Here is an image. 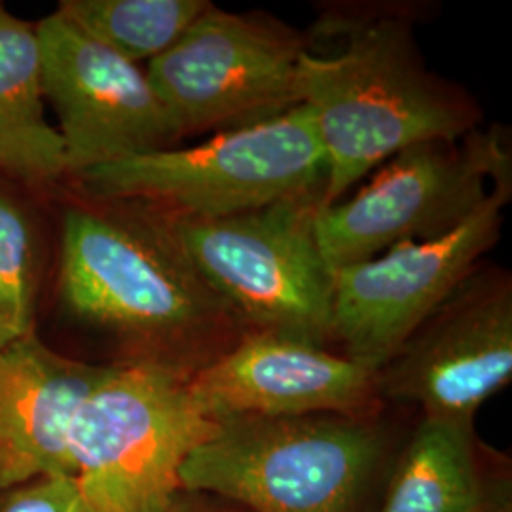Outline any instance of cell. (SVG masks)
<instances>
[{
  "instance_id": "cell-1",
  "label": "cell",
  "mask_w": 512,
  "mask_h": 512,
  "mask_svg": "<svg viewBox=\"0 0 512 512\" xmlns=\"http://www.w3.org/2000/svg\"><path fill=\"white\" fill-rule=\"evenodd\" d=\"M55 300L65 319L114 344L112 363L194 374L245 334L164 211L78 188L59 200Z\"/></svg>"
},
{
  "instance_id": "cell-2",
  "label": "cell",
  "mask_w": 512,
  "mask_h": 512,
  "mask_svg": "<svg viewBox=\"0 0 512 512\" xmlns=\"http://www.w3.org/2000/svg\"><path fill=\"white\" fill-rule=\"evenodd\" d=\"M327 27L346 35L344 48L334 55L308 48L300 61L302 105L325 154L321 207L340 202L404 148L475 131V99L425 67L410 19L397 12Z\"/></svg>"
},
{
  "instance_id": "cell-3",
  "label": "cell",
  "mask_w": 512,
  "mask_h": 512,
  "mask_svg": "<svg viewBox=\"0 0 512 512\" xmlns=\"http://www.w3.org/2000/svg\"><path fill=\"white\" fill-rule=\"evenodd\" d=\"M384 446L351 416L234 418L184 461L181 488L247 512H357Z\"/></svg>"
},
{
  "instance_id": "cell-4",
  "label": "cell",
  "mask_w": 512,
  "mask_h": 512,
  "mask_svg": "<svg viewBox=\"0 0 512 512\" xmlns=\"http://www.w3.org/2000/svg\"><path fill=\"white\" fill-rule=\"evenodd\" d=\"M323 184L325 154L306 105L196 147L167 148L76 177L84 194L148 203L183 219H224Z\"/></svg>"
},
{
  "instance_id": "cell-5",
  "label": "cell",
  "mask_w": 512,
  "mask_h": 512,
  "mask_svg": "<svg viewBox=\"0 0 512 512\" xmlns=\"http://www.w3.org/2000/svg\"><path fill=\"white\" fill-rule=\"evenodd\" d=\"M192 374L114 363L80 406L71 435L74 482L90 512H169L188 456L217 425L194 403Z\"/></svg>"
},
{
  "instance_id": "cell-6",
  "label": "cell",
  "mask_w": 512,
  "mask_h": 512,
  "mask_svg": "<svg viewBox=\"0 0 512 512\" xmlns=\"http://www.w3.org/2000/svg\"><path fill=\"white\" fill-rule=\"evenodd\" d=\"M323 190L224 219L171 217L184 251L245 332L325 348L332 340V272L315 238Z\"/></svg>"
},
{
  "instance_id": "cell-7",
  "label": "cell",
  "mask_w": 512,
  "mask_h": 512,
  "mask_svg": "<svg viewBox=\"0 0 512 512\" xmlns=\"http://www.w3.org/2000/svg\"><path fill=\"white\" fill-rule=\"evenodd\" d=\"M505 173L511 147L499 128L404 148L351 200L319 205V251L334 272L404 241L440 238L469 219L486 202L488 183Z\"/></svg>"
},
{
  "instance_id": "cell-8",
  "label": "cell",
  "mask_w": 512,
  "mask_h": 512,
  "mask_svg": "<svg viewBox=\"0 0 512 512\" xmlns=\"http://www.w3.org/2000/svg\"><path fill=\"white\" fill-rule=\"evenodd\" d=\"M308 44L266 14L215 4L145 71L181 139L251 128L302 105Z\"/></svg>"
},
{
  "instance_id": "cell-9",
  "label": "cell",
  "mask_w": 512,
  "mask_h": 512,
  "mask_svg": "<svg viewBox=\"0 0 512 512\" xmlns=\"http://www.w3.org/2000/svg\"><path fill=\"white\" fill-rule=\"evenodd\" d=\"M512 173L495 179L475 213L452 232L404 241L382 255L332 272V340L378 374L412 332L480 266L503 226Z\"/></svg>"
},
{
  "instance_id": "cell-10",
  "label": "cell",
  "mask_w": 512,
  "mask_h": 512,
  "mask_svg": "<svg viewBox=\"0 0 512 512\" xmlns=\"http://www.w3.org/2000/svg\"><path fill=\"white\" fill-rule=\"evenodd\" d=\"M35 29L42 93L57 114L69 177L183 141L139 65L57 12Z\"/></svg>"
},
{
  "instance_id": "cell-11",
  "label": "cell",
  "mask_w": 512,
  "mask_h": 512,
  "mask_svg": "<svg viewBox=\"0 0 512 512\" xmlns=\"http://www.w3.org/2000/svg\"><path fill=\"white\" fill-rule=\"evenodd\" d=\"M511 380V274L482 264L412 332L376 387L425 418L475 425L478 408Z\"/></svg>"
},
{
  "instance_id": "cell-12",
  "label": "cell",
  "mask_w": 512,
  "mask_h": 512,
  "mask_svg": "<svg viewBox=\"0 0 512 512\" xmlns=\"http://www.w3.org/2000/svg\"><path fill=\"white\" fill-rule=\"evenodd\" d=\"M188 389L207 420L336 414L357 418L376 399V374L346 355L293 338L245 332Z\"/></svg>"
},
{
  "instance_id": "cell-13",
  "label": "cell",
  "mask_w": 512,
  "mask_h": 512,
  "mask_svg": "<svg viewBox=\"0 0 512 512\" xmlns=\"http://www.w3.org/2000/svg\"><path fill=\"white\" fill-rule=\"evenodd\" d=\"M112 370L55 351L37 330L0 351V490L74 478L76 414Z\"/></svg>"
},
{
  "instance_id": "cell-14",
  "label": "cell",
  "mask_w": 512,
  "mask_h": 512,
  "mask_svg": "<svg viewBox=\"0 0 512 512\" xmlns=\"http://www.w3.org/2000/svg\"><path fill=\"white\" fill-rule=\"evenodd\" d=\"M0 173L25 184L55 183L67 175L63 139L44 112L37 29L2 2Z\"/></svg>"
},
{
  "instance_id": "cell-15",
  "label": "cell",
  "mask_w": 512,
  "mask_h": 512,
  "mask_svg": "<svg viewBox=\"0 0 512 512\" xmlns=\"http://www.w3.org/2000/svg\"><path fill=\"white\" fill-rule=\"evenodd\" d=\"M475 425L423 418L389 478L378 512H484Z\"/></svg>"
},
{
  "instance_id": "cell-16",
  "label": "cell",
  "mask_w": 512,
  "mask_h": 512,
  "mask_svg": "<svg viewBox=\"0 0 512 512\" xmlns=\"http://www.w3.org/2000/svg\"><path fill=\"white\" fill-rule=\"evenodd\" d=\"M0 173V351L37 330L48 270V236L40 209Z\"/></svg>"
},
{
  "instance_id": "cell-17",
  "label": "cell",
  "mask_w": 512,
  "mask_h": 512,
  "mask_svg": "<svg viewBox=\"0 0 512 512\" xmlns=\"http://www.w3.org/2000/svg\"><path fill=\"white\" fill-rule=\"evenodd\" d=\"M211 6L207 0H61L55 12L139 65L169 50Z\"/></svg>"
},
{
  "instance_id": "cell-18",
  "label": "cell",
  "mask_w": 512,
  "mask_h": 512,
  "mask_svg": "<svg viewBox=\"0 0 512 512\" xmlns=\"http://www.w3.org/2000/svg\"><path fill=\"white\" fill-rule=\"evenodd\" d=\"M0 512H90L74 478H40L0 490Z\"/></svg>"
},
{
  "instance_id": "cell-19",
  "label": "cell",
  "mask_w": 512,
  "mask_h": 512,
  "mask_svg": "<svg viewBox=\"0 0 512 512\" xmlns=\"http://www.w3.org/2000/svg\"><path fill=\"white\" fill-rule=\"evenodd\" d=\"M169 512H247L238 505H232L224 499L213 497V495L190 494L181 492L177 497L175 505Z\"/></svg>"
},
{
  "instance_id": "cell-20",
  "label": "cell",
  "mask_w": 512,
  "mask_h": 512,
  "mask_svg": "<svg viewBox=\"0 0 512 512\" xmlns=\"http://www.w3.org/2000/svg\"><path fill=\"white\" fill-rule=\"evenodd\" d=\"M484 512H509V509L505 507V505H497V503H492L488 509Z\"/></svg>"
}]
</instances>
